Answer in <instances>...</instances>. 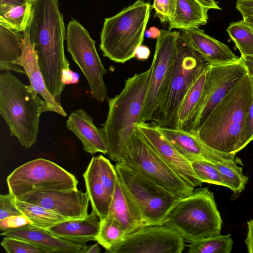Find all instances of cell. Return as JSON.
<instances>
[{"instance_id": "9", "label": "cell", "mask_w": 253, "mask_h": 253, "mask_svg": "<svg viewBox=\"0 0 253 253\" xmlns=\"http://www.w3.org/2000/svg\"><path fill=\"white\" fill-rule=\"evenodd\" d=\"M118 177L130 194L147 225L163 224L183 197L159 185L124 164L115 166Z\"/></svg>"}, {"instance_id": "11", "label": "cell", "mask_w": 253, "mask_h": 253, "mask_svg": "<svg viewBox=\"0 0 253 253\" xmlns=\"http://www.w3.org/2000/svg\"><path fill=\"white\" fill-rule=\"evenodd\" d=\"M247 73L241 57L229 64L210 65L200 99L183 129L195 132L214 107Z\"/></svg>"}, {"instance_id": "31", "label": "cell", "mask_w": 253, "mask_h": 253, "mask_svg": "<svg viewBox=\"0 0 253 253\" xmlns=\"http://www.w3.org/2000/svg\"><path fill=\"white\" fill-rule=\"evenodd\" d=\"M233 241L231 234H220L202 238L191 243L189 253H229L233 248Z\"/></svg>"}, {"instance_id": "18", "label": "cell", "mask_w": 253, "mask_h": 253, "mask_svg": "<svg viewBox=\"0 0 253 253\" xmlns=\"http://www.w3.org/2000/svg\"><path fill=\"white\" fill-rule=\"evenodd\" d=\"M1 235L22 239L47 250L49 253H84L85 244L77 243L59 238L46 229L27 224L2 231Z\"/></svg>"}, {"instance_id": "45", "label": "cell", "mask_w": 253, "mask_h": 253, "mask_svg": "<svg viewBox=\"0 0 253 253\" xmlns=\"http://www.w3.org/2000/svg\"><path fill=\"white\" fill-rule=\"evenodd\" d=\"M202 5L208 9H221L214 0H197Z\"/></svg>"}, {"instance_id": "52", "label": "cell", "mask_w": 253, "mask_h": 253, "mask_svg": "<svg viewBox=\"0 0 253 253\" xmlns=\"http://www.w3.org/2000/svg\"><path fill=\"white\" fill-rule=\"evenodd\" d=\"M248 70L249 74L251 76L252 82H253V69H249V70Z\"/></svg>"}, {"instance_id": "43", "label": "cell", "mask_w": 253, "mask_h": 253, "mask_svg": "<svg viewBox=\"0 0 253 253\" xmlns=\"http://www.w3.org/2000/svg\"><path fill=\"white\" fill-rule=\"evenodd\" d=\"M248 232L245 242L248 253H253V219L248 221Z\"/></svg>"}, {"instance_id": "3", "label": "cell", "mask_w": 253, "mask_h": 253, "mask_svg": "<svg viewBox=\"0 0 253 253\" xmlns=\"http://www.w3.org/2000/svg\"><path fill=\"white\" fill-rule=\"evenodd\" d=\"M151 68L134 74L125 82L122 90L108 97V112L102 125L108 148L107 155L118 163L122 152L140 122L147 93Z\"/></svg>"}, {"instance_id": "37", "label": "cell", "mask_w": 253, "mask_h": 253, "mask_svg": "<svg viewBox=\"0 0 253 253\" xmlns=\"http://www.w3.org/2000/svg\"><path fill=\"white\" fill-rule=\"evenodd\" d=\"M177 0H154L153 8L162 23L169 22L173 17Z\"/></svg>"}, {"instance_id": "54", "label": "cell", "mask_w": 253, "mask_h": 253, "mask_svg": "<svg viewBox=\"0 0 253 253\" xmlns=\"http://www.w3.org/2000/svg\"></svg>"}, {"instance_id": "1", "label": "cell", "mask_w": 253, "mask_h": 253, "mask_svg": "<svg viewBox=\"0 0 253 253\" xmlns=\"http://www.w3.org/2000/svg\"><path fill=\"white\" fill-rule=\"evenodd\" d=\"M27 30L37 53L45 85L56 101L61 104L65 88L64 69L70 68L64 52L66 32L58 0H34Z\"/></svg>"}, {"instance_id": "21", "label": "cell", "mask_w": 253, "mask_h": 253, "mask_svg": "<svg viewBox=\"0 0 253 253\" xmlns=\"http://www.w3.org/2000/svg\"><path fill=\"white\" fill-rule=\"evenodd\" d=\"M182 32L189 45L210 66L227 64L239 59L227 45L208 35L199 28L182 31Z\"/></svg>"}, {"instance_id": "36", "label": "cell", "mask_w": 253, "mask_h": 253, "mask_svg": "<svg viewBox=\"0 0 253 253\" xmlns=\"http://www.w3.org/2000/svg\"><path fill=\"white\" fill-rule=\"evenodd\" d=\"M0 245L8 253H49L43 248L30 242L11 237L4 236Z\"/></svg>"}, {"instance_id": "33", "label": "cell", "mask_w": 253, "mask_h": 253, "mask_svg": "<svg viewBox=\"0 0 253 253\" xmlns=\"http://www.w3.org/2000/svg\"><path fill=\"white\" fill-rule=\"evenodd\" d=\"M226 30L241 57L253 55V31L243 20L232 22Z\"/></svg>"}, {"instance_id": "22", "label": "cell", "mask_w": 253, "mask_h": 253, "mask_svg": "<svg viewBox=\"0 0 253 253\" xmlns=\"http://www.w3.org/2000/svg\"><path fill=\"white\" fill-rule=\"evenodd\" d=\"M108 216L117 220L127 235L147 226L136 203L118 176Z\"/></svg>"}, {"instance_id": "49", "label": "cell", "mask_w": 253, "mask_h": 253, "mask_svg": "<svg viewBox=\"0 0 253 253\" xmlns=\"http://www.w3.org/2000/svg\"><path fill=\"white\" fill-rule=\"evenodd\" d=\"M27 0H0V4H22L26 1Z\"/></svg>"}, {"instance_id": "40", "label": "cell", "mask_w": 253, "mask_h": 253, "mask_svg": "<svg viewBox=\"0 0 253 253\" xmlns=\"http://www.w3.org/2000/svg\"><path fill=\"white\" fill-rule=\"evenodd\" d=\"M31 223L28 217L24 215L10 216L0 220V229L4 231L9 229L18 228Z\"/></svg>"}, {"instance_id": "16", "label": "cell", "mask_w": 253, "mask_h": 253, "mask_svg": "<svg viewBox=\"0 0 253 253\" xmlns=\"http://www.w3.org/2000/svg\"><path fill=\"white\" fill-rule=\"evenodd\" d=\"M137 129L186 184L193 188L202 185V181L194 172L191 162L171 143L157 125L152 122H140L137 125Z\"/></svg>"}, {"instance_id": "25", "label": "cell", "mask_w": 253, "mask_h": 253, "mask_svg": "<svg viewBox=\"0 0 253 253\" xmlns=\"http://www.w3.org/2000/svg\"><path fill=\"white\" fill-rule=\"evenodd\" d=\"M209 9L197 0H177L174 15L169 22V30H187L207 24Z\"/></svg>"}, {"instance_id": "5", "label": "cell", "mask_w": 253, "mask_h": 253, "mask_svg": "<svg viewBox=\"0 0 253 253\" xmlns=\"http://www.w3.org/2000/svg\"><path fill=\"white\" fill-rule=\"evenodd\" d=\"M150 11L149 3L138 0L105 18L100 34V48L103 56L122 64L134 58L144 40Z\"/></svg>"}, {"instance_id": "51", "label": "cell", "mask_w": 253, "mask_h": 253, "mask_svg": "<svg viewBox=\"0 0 253 253\" xmlns=\"http://www.w3.org/2000/svg\"><path fill=\"white\" fill-rule=\"evenodd\" d=\"M144 36L148 38H151V34L149 30H145Z\"/></svg>"}, {"instance_id": "35", "label": "cell", "mask_w": 253, "mask_h": 253, "mask_svg": "<svg viewBox=\"0 0 253 253\" xmlns=\"http://www.w3.org/2000/svg\"><path fill=\"white\" fill-rule=\"evenodd\" d=\"M96 157L100 179L107 191L113 197L118 179L115 166L102 155Z\"/></svg>"}, {"instance_id": "13", "label": "cell", "mask_w": 253, "mask_h": 253, "mask_svg": "<svg viewBox=\"0 0 253 253\" xmlns=\"http://www.w3.org/2000/svg\"><path fill=\"white\" fill-rule=\"evenodd\" d=\"M178 33L161 30L157 39L154 57L150 66L151 76L140 122L151 121L166 90L177 50Z\"/></svg>"}, {"instance_id": "4", "label": "cell", "mask_w": 253, "mask_h": 253, "mask_svg": "<svg viewBox=\"0 0 253 253\" xmlns=\"http://www.w3.org/2000/svg\"><path fill=\"white\" fill-rule=\"evenodd\" d=\"M10 71L0 75V114L9 127L10 135L29 149L36 142L41 114L51 110L33 88Z\"/></svg>"}, {"instance_id": "46", "label": "cell", "mask_w": 253, "mask_h": 253, "mask_svg": "<svg viewBox=\"0 0 253 253\" xmlns=\"http://www.w3.org/2000/svg\"><path fill=\"white\" fill-rule=\"evenodd\" d=\"M99 244L96 243L93 245L86 246L84 253H99L101 252Z\"/></svg>"}, {"instance_id": "20", "label": "cell", "mask_w": 253, "mask_h": 253, "mask_svg": "<svg viewBox=\"0 0 253 253\" xmlns=\"http://www.w3.org/2000/svg\"><path fill=\"white\" fill-rule=\"evenodd\" d=\"M66 126L75 134L82 143L84 151L94 155L108 152L106 137L103 128H98L92 118L84 110L73 111L66 121Z\"/></svg>"}, {"instance_id": "24", "label": "cell", "mask_w": 253, "mask_h": 253, "mask_svg": "<svg viewBox=\"0 0 253 253\" xmlns=\"http://www.w3.org/2000/svg\"><path fill=\"white\" fill-rule=\"evenodd\" d=\"M86 191L92 210L100 220L107 217L112 197L102 184L98 174L96 157H93L83 174Z\"/></svg>"}, {"instance_id": "28", "label": "cell", "mask_w": 253, "mask_h": 253, "mask_svg": "<svg viewBox=\"0 0 253 253\" xmlns=\"http://www.w3.org/2000/svg\"><path fill=\"white\" fill-rule=\"evenodd\" d=\"M15 204L22 213L31 221L39 227H49L63 221L66 219L58 213L37 205L15 199Z\"/></svg>"}, {"instance_id": "7", "label": "cell", "mask_w": 253, "mask_h": 253, "mask_svg": "<svg viewBox=\"0 0 253 253\" xmlns=\"http://www.w3.org/2000/svg\"><path fill=\"white\" fill-rule=\"evenodd\" d=\"M164 224L190 243L220 234L222 220L213 194L207 187H200L181 198Z\"/></svg>"}, {"instance_id": "29", "label": "cell", "mask_w": 253, "mask_h": 253, "mask_svg": "<svg viewBox=\"0 0 253 253\" xmlns=\"http://www.w3.org/2000/svg\"><path fill=\"white\" fill-rule=\"evenodd\" d=\"M207 70L197 79L183 97L177 110L175 128H184L196 107L203 91Z\"/></svg>"}, {"instance_id": "32", "label": "cell", "mask_w": 253, "mask_h": 253, "mask_svg": "<svg viewBox=\"0 0 253 253\" xmlns=\"http://www.w3.org/2000/svg\"><path fill=\"white\" fill-rule=\"evenodd\" d=\"M219 170L226 187L230 189L235 195L242 192L248 180V177L243 174L242 168L233 161L214 163Z\"/></svg>"}, {"instance_id": "53", "label": "cell", "mask_w": 253, "mask_h": 253, "mask_svg": "<svg viewBox=\"0 0 253 253\" xmlns=\"http://www.w3.org/2000/svg\"><path fill=\"white\" fill-rule=\"evenodd\" d=\"M27 0L29 1H30V2H33L34 1V0Z\"/></svg>"}, {"instance_id": "23", "label": "cell", "mask_w": 253, "mask_h": 253, "mask_svg": "<svg viewBox=\"0 0 253 253\" xmlns=\"http://www.w3.org/2000/svg\"><path fill=\"white\" fill-rule=\"evenodd\" d=\"M100 219L92 210L84 217L66 219L48 229L54 235L63 239L77 243L96 241L99 228Z\"/></svg>"}, {"instance_id": "41", "label": "cell", "mask_w": 253, "mask_h": 253, "mask_svg": "<svg viewBox=\"0 0 253 253\" xmlns=\"http://www.w3.org/2000/svg\"><path fill=\"white\" fill-rule=\"evenodd\" d=\"M236 8L243 17H253V0H237Z\"/></svg>"}, {"instance_id": "6", "label": "cell", "mask_w": 253, "mask_h": 253, "mask_svg": "<svg viewBox=\"0 0 253 253\" xmlns=\"http://www.w3.org/2000/svg\"><path fill=\"white\" fill-rule=\"evenodd\" d=\"M209 66L187 42L182 32H179L177 50L170 78L151 122L159 126L176 128L177 112L183 97Z\"/></svg>"}, {"instance_id": "12", "label": "cell", "mask_w": 253, "mask_h": 253, "mask_svg": "<svg viewBox=\"0 0 253 253\" xmlns=\"http://www.w3.org/2000/svg\"><path fill=\"white\" fill-rule=\"evenodd\" d=\"M67 50L85 76L93 98L102 102L107 96L104 76L107 73L95 47V41L78 21L71 20L66 34Z\"/></svg>"}, {"instance_id": "19", "label": "cell", "mask_w": 253, "mask_h": 253, "mask_svg": "<svg viewBox=\"0 0 253 253\" xmlns=\"http://www.w3.org/2000/svg\"><path fill=\"white\" fill-rule=\"evenodd\" d=\"M21 43L22 54L13 63L22 66L28 76L30 85L47 103L51 111L66 117L67 114L61 105L58 104L50 93L45 85L41 71L37 53L31 42L27 29L23 32Z\"/></svg>"}, {"instance_id": "10", "label": "cell", "mask_w": 253, "mask_h": 253, "mask_svg": "<svg viewBox=\"0 0 253 253\" xmlns=\"http://www.w3.org/2000/svg\"><path fill=\"white\" fill-rule=\"evenodd\" d=\"M9 193L16 200L44 191L77 189L76 177L57 164L38 158L16 168L7 177Z\"/></svg>"}, {"instance_id": "27", "label": "cell", "mask_w": 253, "mask_h": 253, "mask_svg": "<svg viewBox=\"0 0 253 253\" xmlns=\"http://www.w3.org/2000/svg\"><path fill=\"white\" fill-rule=\"evenodd\" d=\"M32 2L22 4H0V24L11 29L23 32L29 25L32 13Z\"/></svg>"}, {"instance_id": "17", "label": "cell", "mask_w": 253, "mask_h": 253, "mask_svg": "<svg viewBox=\"0 0 253 253\" xmlns=\"http://www.w3.org/2000/svg\"><path fill=\"white\" fill-rule=\"evenodd\" d=\"M171 143L190 162L201 160L212 163L233 161L243 165L242 160L234 154L217 151L208 146L195 133L179 128L158 126Z\"/></svg>"}, {"instance_id": "44", "label": "cell", "mask_w": 253, "mask_h": 253, "mask_svg": "<svg viewBox=\"0 0 253 253\" xmlns=\"http://www.w3.org/2000/svg\"><path fill=\"white\" fill-rule=\"evenodd\" d=\"M150 55V50L149 47L141 44L137 48L134 57L138 60L144 61L147 60Z\"/></svg>"}, {"instance_id": "38", "label": "cell", "mask_w": 253, "mask_h": 253, "mask_svg": "<svg viewBox=\"0 0 253 253\" xmlns=\"http://www.w3.org/2000/svg\"><path fill=\"white\" fill-rule=\"evenodd\" d=\"M15 199L9 193L0 195V220L22 213L15 204Z\"/></svg>"}, {"instance_id": "42", "label": "cell", "mask_w": 253, "mask_h": 253, "mask_svg": "<svg viewBox=\"0 0 253 253\" xmlns=\"http://www.w3.org/2000/svg\"><path fill=\"white\" fill-rule=\"evenodd\" d=\"M79 75L72 71L70 68L63 70L62 82L65 85L77 84L79 83Z\"/></svg>"}, {"instance_id": "50", "label": "cell", "mask_w": 253, "mask_h": 253, "mask_svg": "<svg viewBox=\"0 0 253 253\" xmlns=\"http://www.w3.org/2000/svg\"><path fill=\"white\" fill-rule=\"evenodd\" d=\"M242 20L244 23L251 28L253 31V17H243Z\"/></svg>"}, {"instance_id": "8", "label": "cell", "mask_w": 253, "mask_h": 253, "mask_svg": "<svg viewBox=\"0 0 253 253\" xmlns=\"http://www.w3.org/2000/svg\"><path fill=\"white\" fill-rule=\"evenodd\" d=\"M119 162L182 197L194 189L178 176L137 129L127 142Z\"/></svg>"}, {"instance_id": "48", "label": "cell", "mask_w": 253, "mask_h": 253, "mask_svg": "<svg viewBox=\"0 0 253 253\" xmlns=\"http://www.w3.org/2000/svg\"><path fill=\"white\" fill-rule=\"evenodd\" d=\"M151 34V38L153 39H157V38L161 34V30L158 29L157 27L152 26L150 27L149 30Z\"/></svg>"}, {"instance_id": "2", "label": "cell", "mask_w": 253, "mask_h": 253, "mask_svg": "<svg viewBox=\"0 0 253 253\" xmlns=\"http://www.w3.org/2000/svg\"><path fill=\"white\" fill-rule=\"evenodd\" d=\"M253 103V84L248 73L214 107L194 133L211 148L236 155L241 150V131Z\"/></svg>"}, {"instance_id": "26", "label": "cell", "mask_w": 253, "mask_h": 253, "mask_svg": "<svg viewBox=\"0 0 253 253\" xmlns=\"http://www.w3.org/2000/svg\"><path fill=\"white\" fill-rule=\"evenodd\" d=\"M23 32H19L0 24V70L12 71L26 75L24 68L13 61L22 54Z\"/></svg>"}, {"instance_id": "15", "label": "cell", "mask_w": 253, "mask_h": 253, "mask_svg": "<svg viewBox=\"0 0 253 253\" xmlns=\"http://www.w3.org/2000/svg\"><path fill=\"white\" fill-rule=\"evenodd\" d=\"M18 200L53 211L66 219L83 218L88 214L89 198L78 189L33 192Z\"/></svg>"}, {"instance_id": "30", "label": "cell", "mask_w": 253, "mask_h": 253, "mask_svg": "<svg viewBox=\"0 0 253 253\" xmlns=\"http://www.w3.org/2000/svg\"><path fill=\"white\" fill-rule=\"evenodd\" d=\"M99 230L96 241L108 253L121 243L127 235L121 224L113 217L108 216L100 220Z\"/></svg>"}, {"instance_id": "47", "label": "cell", "mask_w": 253, "mask_h": 253, "mask_svg": "<svg viewBox=\"0 0 253 253\" xmlns=\"http://www.w3.org/2000/svg\"><path fill=\"white\" fill-rule=\"evenodd\" d=\"M241 57L243 58L248 70L253 69V55Z\"/></svg>"}, {"instance_id": "34", "label": "cell", "mask_w": 253, "mask_h": 253, "mask_svg": "<svg viewBox=\"0 0 253 253\" xmlns=\"http://www.w3.org/2000/svg\"><path fill=\"white\" fill-rule=\"evenodd\" d=\"M196 175L203 183L226 187L222 177L213 163L201 160L191 162Z\"/></svg>"}, {"instance_id": "39", "label": "cell", "mask_w": 253, "mask_h": 253, "mask_svg": "<svg viewBox=\"0 0 253 253\" xmlns=\"http://www.w3.org/2000/svg\"><path fill=\"white\" fill-rule=\"evenodd\" d=\"M253 139V103L246 119L242 128L240 146L241 150Z\"/></svg>"}, {"instance_id": "14", "label": "cell", "mask_w": 253, "mask_h": 253, "mask_svg": "<svg viewBox=\"0 0 253 253\" xmlns=\"http://www.w3.org/2000/svg\"><path fill=\"white\" fill-rule=\"evenodd\" d=\"M184 247L183 237L163 224L137 229L108 253H181Z\"/></svg>"}]
</instances>
